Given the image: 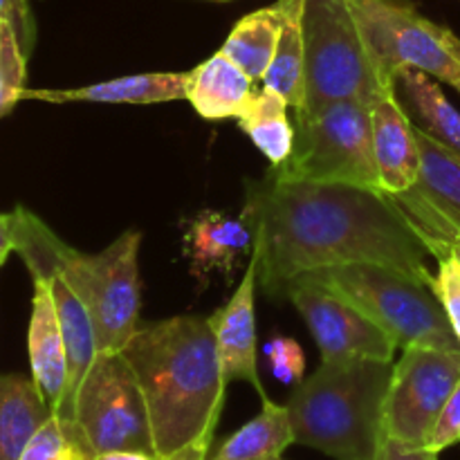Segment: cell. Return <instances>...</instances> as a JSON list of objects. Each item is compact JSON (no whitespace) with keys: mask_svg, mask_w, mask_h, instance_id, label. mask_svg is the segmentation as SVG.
<instances>
[{"mask_svg":"<svg viewBox=\"0 0 460 460\" xmlns=\"http://www.w3.org/2000/svg\"><path fill=\"white\" fill-rule=\"evenodd\" d=\"M452 250H454V254H456V259L460 261V245H454Z\"/></svg>","mask_w":460,"mask_h":460,"instance_id":"37","label":"cell"},{"mask_svg":"<svg viewBox=\"0 0 460 460\" xmlns=\"http://www.w3.org/2000/svg\"><path fill=\"white\" fill-rule=\"evenodd\" d=\"M30 274H31V281H40L48 286L54 305H57L58 323H61V332H63V341H66V355H67L66 420H75L76 391H79L85 373L90 371V367H93V362L99 355L94 323L93 319H90V313L84 305V301L76 296V292L67 286L66 279H63L57 270L40 268Z\"/></svg>","mask_w":460,"mask_h":460,"instance_id":"17","label":"cell"},{"mask_svg":"<svg viewBox=\"0 0 460 460\" xmlns=\"http://www.w3.org/2000/svg\"><path fill=\"white\" fill-rule=\"evenodd\" d=\"M0 21L12 22L22 49L30 57L36 40V22L30 7V0H0Z\"/></svg>","mask_w":460,"mask_h":460,"instance_id":"31","label":"cell"},{"mask_svg":"<svg viewBox=\"0 0 460 460\" xmlns=\"http://www.w3.org/2000/svg\"><path fill=\"white\" fill-rule=\"evenodd\" d=\"M211 443H214V438H200V440H196V443H191V445H187V447L173 452L171 456H164L160 460H209Z\"/></svg>","mask_w":460,"mask_h":460,"instance_id":"33","label":"cell"},{"mask_svg":"<svg viewBox=\"0 0 460 460\" xmlns=\"http://www.w3.org/2000/svg\"><path fill=\"white\" fill-rule=\"evenodd\" d=\"M151 418L155 456L214 438L227 382L209 317H171L139 326L121 349Z\"/></svg>","mask_w":460,"mask_h":460,"instance_id":"2","label":"cell"},{"mask_svg":"<svg viewBox=\"0 0 460 460\" xmlns=\"http://www.w3.org/2000/svg\"><path fill=\"white\" fill-rule=\"evenodd\" d=\"M265 355H268L270 368H272L274 377L283 385H299L304 380L305 371V358L301 346L295 340L288 337H274L268 346H265Z\"/></svg>","mask_w":460,"mask_h":460,"instance_id":"29","label":"cell"},{"mask_svg":"<svg viewBox=\"0 0 460 460\" xmlns=\"http://www.w3.org/2000/svg\"><path fill=\"white\" fill-rule=\"evenodd\" d=\"M93 460H160L155 454L135 452V449H117V452L97 454Z\"/></svg>","mask_w":460,"mask_h":460,"instance_id":"35","label":"cell"},{"mask_svg":"<svg viewBox=\"0 0 460 460\" xmlns=\"http://www.w3.org/2000/svg\"><path fill=\"white\" fill-rule=\"evenodd\" d=\"M290 103L274 90H256L254 99L238 117L243 133L254 142V146L268 157L274 166H281L295 148V124L288 115Z\"/></svg>","mask_w":460,"mask_h":460,"instance_id":"24","label":"cell"},{"mask_svg":"<svg viewBox=\"0 0 460 460\" xmlns=\"http://www.w3.org/2000/svg\"><path fill=\"white\" fill-rule=\"evenodd\" d=\"M75 422L93 456L117 449L155 454L146 398L121 353H99L75 398Z\"/></svg>","mask_w":460,"mask_h":460,"instance_id":"9","label":"cell"},{"mask_svg":"<svg viewBox=\"0 0 460 460\" xmlns=\"http://www.w3.org/2000/svg\"><path fill=\"white\" fill-rule=\"evenodd\" d=\"M31 380L57 416L66 418L67 402V355L58 323L57 305L48 286L34 281L30 328H27Z\"/></svg>","mask_w":460,"mask_h":460,"instance_id":"15","label":"cell"},{"mask_svg":"<svg viewBox=\"0 0 460 460\" xmlns=\"http://www.w3.org/2000/svg\"><path fill=\"white\" fill-rule=\"evenodd\" d=\"M305 102L296 117L335 102H364L394 93L377 75L349 0H304Z\"/></svg>","mask_w":460,"mask_h":460,"instance_id":"6","label":"cell"},{"mask_svg":"<svg viewBox=\"0 0 460 460\" xmlns=\"http://www.w3.org/2000/svg\"><path fill=\"white\" fill-rule=\"evenodd\" d=\"M243 218L254 232L259 281L270 296L314 270L382 263L434 286L429 245L394 196L346 182H247Z\"/></svg>","mask_w":460,"mask_h":460,"instance_id":"1","label":"cell"},{"mask_svg":"<svg viewBox=\"0 0 460 460\" xmlns=\"http://www.w3.org/2000/svg\"><path fill=\"white\" fill-rule=\"evenodd\" d=\"M460 385V353L409 346L394 364L386 395V436L427 447L440 411Z\"/></svg>","mask_w":460,"mask_h":460,"instance_id":"10","label":"cell"},{"mask_svg":"<svg viewBox=\"0 0 460 460\" xmlns=\"http://www.w3.org/2000/svg\"><path fill=\"white\" fill-rule=\"evenodd\" d=\"M52 413L31 377L0 376V460H21Z\"/></svg>","mask_w":460,"mask_h":460,"instance_id":"21","label":"cell"},{"mask_svg":"<svg viewBox=\"0 0 460 460\" xmlns=\"http://www.w3.org/2000/svg\"><path fill=\"white\" fill-rule=\"evenodd\" d=\"M27 58L12 22L0 21V119L21 103L27 88Z\"/></svg>","mask_w":460,"mask_h":460,"instance_id":"27","label":"cell"},{"mask_svg":"<svg viewBox=\"0 0 460 460\" xmlns=\"http://www.w3.org/2000/svg\"><path fill=\"white\" fill-rule=\"evenodd\" d=\"M272 460H286L283 456H279V458H272Z\"/></svg>","mask_w":460,"mask_h":460,"instance_id":"38","label":"cell"},{"mask_svg":"<svg viewBox=\"0 0 460 460\" xmlns=\"http://www.w3.org/2000/svg\"><path fill=\"white\" fill-rule=\"evenodd\" d=\"M344 296L402 349L460 353V341L431 283L382 263H350L304 274Z\"/></svg>","mask_w":460,"mask_h":460,"instance_id":"5","label":"cell"},{"mask_svg":"<svg viewBox=\"0 0 460 460\" xmlns=\"http://www.w3.org/2000/svg\"><path fill=\"white\" fill-rule=\"evenodd\" d=\"M395 362H322L286 402L295 445L335 460H376L386 438V395Z\"/></svg>","mask_w":460,"mask_h":460,"instance_id":"4","label":"cell"},{"mask_svg":"<svg viewBox=\"0 0 460 460\" xmlns=\"http://www.w3.org/2000/svg\"><path fill=\"white\" fill-rule=\"evenodd\" d=\"M371 130L380 189L389 196H398L407 191L420 173L416 126L404 111L398 90L380 94L371 103Z\"/></svg>","mask_w":460,"mask_h":460,"instance_id":"14","label":"cell"},{"mask_svg":"<svg viewBox=\"0 0 460 460\" xmlns=\"http://www.w3.org/2000/svg\"><path fill=\"white\" fill-rule=\"evenodd\" d=\"M13 247H16V241H13V211H9V214H0V268L13 252Z\"/></svg>","mask_w":460,"mask_h":460,"instance_id":"34","label":"cell"},{"mask_svg":"<svg viewBox=\"0 0 460 460\" xmlns=\"http://www.w3.org/2000/svg\"><path fill=\"white\" fill-rule=\"evenodd\" d=\"M279 34H281V7L259 9L234 25L220 52L241 66L252 79H263L277 52Z\"/></svg>","mask_w":460,"mask_h":460,"instance_id":"25","label":"cell"},{"mask_svg":"<svg viewBox=\"0 0 460 460\" xmlns=\"http://www.w3.org/2000/svg\"><path fill=\"white\" fill-rule=\"evenodd\" d=\"M261 402L263 409L259 416L229 436L209 460H272L295 445L286 404H277L270 398H263Z\"/></svg>","mask_w":460,"mask_h":460,"instance_id":"23","label":"cell"},{"mask_svg":"<svg viewBox=\"0 0 460 460\" xmlns=\"http://www.w3.org/2000/svg\"><path fill=\"white\" fill-rule=\"evenodd\" d=\"M447 43H449V49L454 52V57H456L460 61V39L456 34H454L452 30H447Z\"/></svg>","mask_w":460,"mask_h":460,"instance_id":"36","label":"cell"},{"mask_svg":"<svg viewBox=\"0 0 460 460\" xmlns=\"http://www.w3.org/2000/svg\"><path fill=\"white\" fill-rule=\"evenodd\" d=\"M376 460H438V454L429 447H413L386 436Z\"/></svg>","mask_w":460,"mask_h":460,"instance_id":"32","label":"cell"},{"mask_svg":"<svg viewBox=\"0 0 460 460\" xmlns=\"http://www.w3.org/2000/svg\"><path fill=\"white\" fill-rule=\"evenodd\" d=\"M460 443V385L447 400V404L440 411L438 420H436L434 429H431L429 443L427 447L434 449L436 454L445 452L447 447Z\"/></svg>","mask_w":460,"mask_h":460,"instance_id":"30","label":"cell"},{"mask_svg":"<svg viewBox=\"0 0 460 460\" xmlns=\"http://www.w3.org/2000/svg\"><path fill=\"white\" fill-rule=\"evenodd\" d=\"M13 252L27 270H57L88 308L97 332L99 353H121L139 328V247L142 232L119 234L97 254L66 245L39 216L25 207L13 209Z\"/></svg>","mask_w":460,"mask_h":460,"instance_id":"3","label":"cell"},{"mask_svg":"<svg viewBox=\"0 0 460 460\" xmlns=\"http://www.w3.org/2000/svg\"><path fill=\"white\" fill-rule=\"evenodd\" d=\"M398 97L413 124L460 153V112L440 88V81L420 70H402L398 75Z\"/></svg>","mask_w":460,"mask_h":460,"instance_id":"20","label":"cell"},{"mask_svg":"<svg viewBox=\"0 0 460 460\" xmlns=\"http://www.w3.org/2000/svg\"><path fill=\"white\" fill-rule=\"evenodd\" d=\"M456 245H460V238H458V241H456Z\"/></svg>","mask_w":460,"mask_h":460,"instance_id":"40","label":"cell"},{"mask_svg":"<svg viewBox=\"0 0 460 460\" xmlns=\"http://www.w3.org/2000/svg\"><path fill=\"white\" fill-rule=\"evenodd\" d=\"M189 72H144V75L117 76L79 88H25L21 102L36 99L45 103H133L151 106L187 99Z\"/></svg>","mask_w":460,"mask_h":460,"instance_id":"16","label":"cell"},{"mask_svg":"<svg viewBox=\"0 0 460 460\" xmlns=\"http://www.w3.org/2000/svg\"><path fill=\"white\" fill-rule=\"evenodd\" d=\"M214 3H225V0H214Z\"/></svg>","mask_w":460,"mask_h":460,"instance_id":"39","label":"cell"},{"mask_svg":"<svg viewBox=\"0 0 460 460\" xmlns=\"http://www.w3.org/2000/svg\"><path fill=\"white\" fill-rule=\"evenodd\" d=\"M259 283V259L250 256L243 281L234 290L232 299L209 317L216 337L220 368L225 382H247L256 389L261 400L268 398L256 373V310L254 292Z\"/></svg>","mask_w":460,"mask_h":460,"instance_id":"13","label":"cell"},{"mask_svg":"<svg viewBox=\"0 0 460 460\" xmlns=\"http://www.w3.org/2000/svg\"><path fill=\"white\" fill-rule=\"evenodd\" d=\"M88 443L75 420L52 416L31 436L21 460H93Z\"/></svg>","mask_w":460,"mask_h":460,"instance_id":"26","label":"cell"},{"mask_svg":"<svg viewBox=\"0 0 460 460\" xmlns=\"http://www.w3.org/2000/svg\"><path fill=\"white\" fill-rule=\"evenodd\" d=\"M436 263H438V272H436L434 290L452 323L454 335L460 341V261L452 247H447L436 254Z\"/></svg>","mask_w":460,"mask_h":460,"instance_id":"28","label":"cell"},{"mask_svg":"<svg viewBox=\"0 0 460 460\" xmlns=\"http://www.w3.org/2000/svg\"><path fill=\"white\" fill-rule=\"evenodd\" d=\"M349 3L385 85L395 88L400 72L413 67L460 93V61L449 49V27L422 16L409 0Z\"/></svg>","mask_w":460,"mask_h":460,"instance_id":"8","label":"cell"},{"mask_svg":"<svg viewBox=\"0 0 460 460\" xmlns=\"http://www.w3.org/2000/svg\"><path fill=\"white\" fill-rule=\"evenodd\" d=\"M283 296L295 304L308 323L322 353V362H340V359L394 362L398 344L362 310L355 308L331 288L310 277H299L286 288Z\"/></svg>","mask_w":460,"mask_h":460,"instance_id":"11","label":"cell"},{"mask_svg":"<svg viewBox=\"0 0 460 460\" xmlns=\"http://www.w3.org/2000/svg\"><path fill=\"white\" fill-rule=\"evenodd\" d=\"M281 34L277 52L263 76L265 88L281 94L295 112L305 102V43H304V0H279Z\"/></svg>","mask_w":460,"mask_h":460,"instance_id":"22","label":"cell"},{"mask_svg":"<svg viewBox=\"0 0 460 460\" xmlns=\"http://www.w3.org/2000/svg\"><path fill=\"white\" fill-rule=\"evenodd\" d=\"M254 94V79L220 49L189 72L187 102L202 119H238Z\"/></svg>","mask_w":460,"mask_h":460,"instance_id":"19","label":"cell"},{"mask_svg":"<svg viewBox=\"0 0 460 460\" xmlns=\"http://www.w3.org/2000/svg\"><path fill=\"white\" fill-rule=\"evenodd\" d=\"M270 175L277 180L346 182L380 189L373 155L371 106L346 99L314 115L296 117L295 148Z\"/></svg>","mask_w":460,"mask_h":460,"instance_id":"7","label":"cell"},{"mask_svg":"<svg viewBox=\"0 0 460 460\" xmlns=\"http://www.w3.org/2000/svg\"><path fill=\"white\" fill-rule=\"evenodd\" d=\"M252 250L254 232L243 216L232 218L223 211L207 209L193 218L184 234V254L200 281L209 272H225L229 277L238 261L252 256Z\"/></svg>","mask_w":460,"mask_h":460,"instance_id":"18","label":"cell"},{"mask_svg":"<svg viewBox=\"0 0 460 460\" xmlns=\"http://www.w3.org/2000/svg\"><path fill=\"white\" fill-rule=\"evenodd\" d=\"M416 137L420 173L394 200L416 225L436 259L438 252L454 247L460 238V153L422 133L418 126Z\"/></svg>","mask_w":460,"mask_h":460,"instance_id":"12","label":"cell"}]
</instances>
